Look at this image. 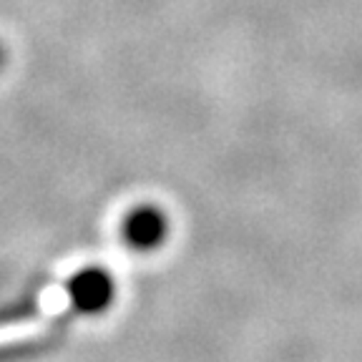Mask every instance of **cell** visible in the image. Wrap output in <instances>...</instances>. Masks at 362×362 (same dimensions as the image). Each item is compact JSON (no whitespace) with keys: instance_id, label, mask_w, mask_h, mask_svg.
Instances as JSON below:
<instances>
[{"instance_id":"6da1fadb","label":"cell","mask_w":362,"mask_h":362,"mask_svg":"<svg viewBox=\"0 0 362 362\" xmlns=\"http://www.w3.org/2000/svg\"><path fill=\"white\" fill-rule=\"evenodd\" d=\"M171 234V219L158 204H136L124 214L119 237L136 255H151L164 247Z\"/></svg>"},{"instance_id":"7a4b0ae2","label":"cell","mask_w":362,"mask_h":362,"mask_svg":"<svg viewBox=\"0 0 362 362\" xmlns=\"http://www.w3.org/2000/svg\"><path fill=\"white\" fill-rule=\"evenodd\" d=\"M6 63H8V48H6V43L0 40V71L6 68Z\"/></svg>"}]
</instances>
